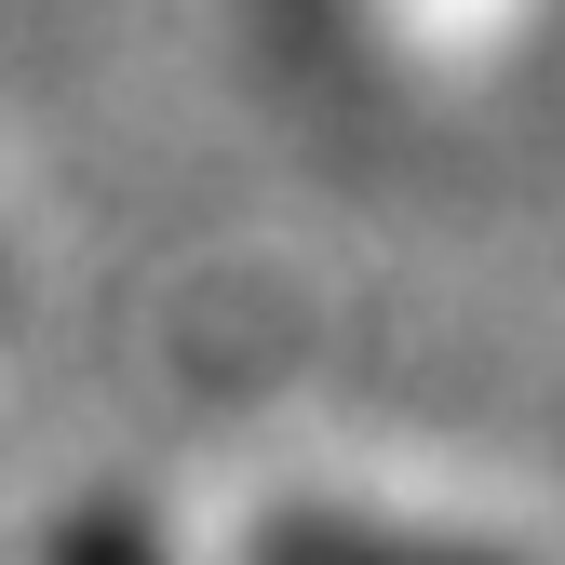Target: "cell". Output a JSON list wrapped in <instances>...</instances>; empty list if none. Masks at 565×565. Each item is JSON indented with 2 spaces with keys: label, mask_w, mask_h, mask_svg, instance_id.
<instances>
[{
  "label": "cell",
  "mask_w": 565,
  "mask_h": 565,
  "mask_svg": "<svg viewBox=\"0 0 565 565\" xmlns=\"http://www.w3.org/2000/svg\"><path fill=\"white\" fill-rule=\"evenodd\" d=\"M243 565H484V552L404 539V525H337V512H269V525L243 539Z\"/></svg>",
  "instance_id": "1"
},
{
  "label": "cell",
  "mask_w": 565,
  "mask_h": 565,
  "mask_svg": "<svg viewBox=\"0 0 565 565\" xmlns=\"http://www.w3.org/2000/svg\"><path fill=\"white\" fill-rule=\"evenodd\" d=\"M95 565H121V552H95Z\"/></svg>",
  "instance_id": "2"
}]
</instances>
